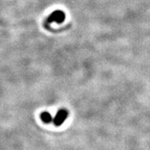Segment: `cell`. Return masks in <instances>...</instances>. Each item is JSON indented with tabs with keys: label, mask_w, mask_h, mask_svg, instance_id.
<instances>
[{
	"label": "cell",
	"mask_w": 150,
	"mask_h": 150,
	"mask_svg": "<svg viewBox=\"0 0 150 150\" xmlns=\"http://www.w3.org/2000/svg\"><path fill=\"white\" fill-rule=\"evenodd\" d=\"M40 118L45 123H50L51 122H54V119L52 118V115L48 112H43L40 114Z\"/></svg>",
	"instance_id": "cell-3"
},
{
	"label": "cell",
	"mask_w": 150,
	"mask_h": 150,
	"mask_svg": "<svg viewBox=\"0 0 150 150\" xmlns=\"http://www.w3.org/2000/svg\"><path fill=\"white\" fill-rule=\"evenodd\" d=\"M69 112L67 111V109L65 108H60L58 112L56 113V116L54 118V123L55 126H60L62 125V123L66 120V118L68 117Z\"/></svg>",
	"instance_id": "cell-1"
},
{
	"label": "cell",
	"mask_w": 150,
	"mask_h": 150,
	"mask_svg": "<svg viewBox=\"0 0 150 150\" xmlns=\"http://www.w3.org/2000/svg\"><path fill=\"white\" fill-rule=\"evenodd\" d=\"M65 19V14L64 12L62 11L58 10L54 12L50 16L48 17V18L47 19V23H50L53 21H56L57 23H62L63 21H64Z\"/></svg>",
	"instance_id": "cell-2"
}]
</instances>
